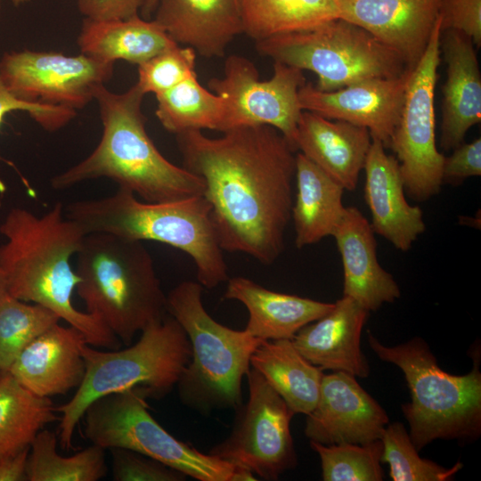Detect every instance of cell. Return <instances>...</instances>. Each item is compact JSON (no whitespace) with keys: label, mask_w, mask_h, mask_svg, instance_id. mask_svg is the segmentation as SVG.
I'll return each instance as SVG.
<instances>
[{"label":"cell","mask_w":481,"mask_h":481,"mask_svg":"<svg viewBox=\"0 0 481 481\" xmlns=\"http://www.w3.org/2000/svg\"><path fill=\"white\" fill-rule=\"evenodd\" d=\"M183 167L201 178L223 250L271 265L291 219L296 149L269 126L232 128L211 138L175 135Z\"/></svg>","instance_id":"cell-1"},{"label":"cell","mask_w":481,"mask_h":481,"mask_svg":"<svg viewBox=\"0 0 481 481\" xmlns=\"http://www.w3.org/2000/svg\"><path fill=\"white\" fill-rule=\"evenodd\" d=\"M6 242L0 246V275L8 294L43 306L77 329L88 345L106 349L120 346L118 337L72 303L79 277L70 265L86 235L69 218L61 202L43 216L14 208L0 224Z\"/></svg>","instance_id":"cell-2"},{"label":"cell","mask_w":481,"mask_h":481,"mask_svg":"<svg viewBox=\"0 0 481 481\" xmlns=\"http://www.w3.org/2000/svg\"><path fill=\"white\" fill-rule=\"evenodd\" d=\"M144 94L136 84L123 93L105 85L94 94L102 133L99 143L83 160L54 175L55 190L109 178L146 202H163L203 194L200 177L167 159L146 130Z\"/></svg>","instance_id":"cell-3"},{"label":"cell","mask_w":481,"mask_h":481,"mask_svg":"<svg viewBox=\"0 0 481 481\" xmlns=\"http://www.w3.org/2000/svg\"><path fill=\"white\" fill-rule=\"evenodd\" d=\"M65 213L86 234L106 232L180 249L192 259L198 282L203 288H216L229 279L211 218V206L203 194L146 202L118 187L110 196L70 203Z\"/></svg>","instance_id":"cell-4"},{"label":"cell","mask_w":481,"mask_h":481,"mask_svg":"<svg viewBox=\"0 0 481 481\" xmlns=\"http://www.w3.org/2000/svg\"><path fill=\"white\" fill-rule=\"evenodd\" d=\"M76 291L86 312L129 346L167 314V295L143 241L106 232L86 234L77 253Z\"/></svg>","instance_id":"cell-5"},{"label":"cell","mask_w":481,"mask_h":481,"mask_svg":"<svg viewBox=\"0 0 481 481\" xmlns=\"http://www.w3.org/2000/svg\"><path fill=\"white\" fill-rule=\"evenodd\" d=\"M138 341L124 349L82 347L85 375L74 395L56 407L61 413L59 440L72 447L75 429L87 407L96 399L126 389L143 388L149 397L161 398L177 384L192 356L190 340L169 314L150 323Z\"/></svg>","instance_id":"cell-6"},{"label":"cell","mask_w":481,"mask_h":481,"mask_svg":"<svg viewBox=\"0 0 481 481\" xmlns=\"http://www.w3.org/2000/svg\"><path fill=\"white\" fill-rule=\"evenodd\" d=\"M203 286L183 281L167 295V314L185 331L192 348L178 382L181 402L201 413L237 409L250 357L264 341L245 330H235L214 320L202 303Z\"/></svg>","instance_id":"cell-7"},{"label":"cell","mask_w":481,"mask_h":481,"mask_svg":"<svg viewBox=\"0 0 481 481\" xmlns=\"http://www.w3.org/2000/svg\"><path fill=\"white\" fill-rule=\"evenodd\" d=\"M368 344L384 362L404 374L411 402L402 406L410 438L420 452L436 439L472 442L481 434V372L478 364L464 375L442 370L428 345L415 337L394 346L368 331Z\"/></svg>","instance_id":"cell-8"},{"label":"cell","mask_w":481,"mask_h":481,"mask_svg":"<svg viewBox=\"0 0 481 481\" xmlns=\"http://www.w3.org/2000/svg\"><path fill=\"white\" fill-rule=\"evenodd\" d=\"M256 49L273 61L314 72L318 78L315 87L324 92L410 70L395 52L371 33L339 18L256 42Z\"/></svg>","instance_id":"cell-9"},{"label":"cell","mask_w":481,"mask_h":481,"mask_svg":"<svg viewBox=\"0 0 481 481\" xmlns=\"http://www.w3.org/2000/svg\"><path fill=\"white\" fill-rule=\"evenodd\" d=\"M148 397L134 387L96 399L83 416L85 436L105 450H132L200 481H230L235 466L168 433L150 413Z\"/></svg>","instance_id":"cell-10"},{"label":"cell","mask_w":481,"mask_h":481,"mask_svg":"<svg viewBox=\"0 0 481 481\" xmlns=\"http://www.w3.org/2000/svg\"><path fill=\"white\" fill-rule=\"evenodd\" d=\"M442 31L439 17L424 54L412 69L400 118L388 144L399 163L404 192L416 201L436 195L443 184L444 156L436 144L434 107Z\"/></svg>","instance_id":"cell-11"},{"label":"cell","mask_w":481,"mask_h":481,"mask_svg":"<svg viewBox=\"0 0 481 481\" xmlns=\"http://www.w3.org/2000/svg\"><path fill=\"white\" fill-rule=\"evenodd\" d=\"M246 377L248 401L235 409L229 436L208 453L264 480H277L298 464L290 432L295 413L256 369L250 366Z\"/></svg>","instance_id":"cell-12"},{"label":"cell","mask_w":481,"mask_h":481,"mask_svg":"<svg viewBox=\"0 0 481 481\" xmlns=\"http://www.w3.org/2000/svg\"><path fill=\"white\" fill-rule=\"evenodd\" d=\"M305 83L303 70L278 61H273L272 77L260 80L250 60L237 54L228 56L223 77L211 78L208 84L210 91L224 101L220 132L240 126H269L296 149L298 125L303 111L298 92Z\"/></svg>","instance_id":"cell-13"},{"label":"cell","mask_w":481,"mask_h":481,"mask_svg":"<svg viewBox=\"0 0 481 481\" xmlns=\"http://www.w3.org/2000/svg\"><path fill=\"white\" fill-rule=\"evenodd\" d=\"M114 65L81 53L12 51L0 59V81L20 101L77 111L112 77Z\"/></svg>","instance_id":"cell-14"},{"label":"cell","mask_w":481,"mask_h":481,"mask_svg":"<svg viewBox=\"0 0 481 481\" xmlns=\"http://www.w3.org/2000/svg\"><path fill=\"white\" fill-rule=\"evenodd\" d=\"M412 69L395 77L372 78L324 92L305 83L298 92L303 110L368 129L388 148L398 123Z\"/></svg>","instance_id":"cell-15"},{"label":"cell","mask_w":481,"mask_h":481,"mask_svg":"<svg viewBox=\"0 0 481 481\" xmlns=\"http://www.w3.org/2000/svg\"><path fill=\"white\" fill-rule=\"evenodd\" d=\"M306 416V436L325 445L371 443L388 424L381 405L343 371L323 374L316 405Z\"/></svg>","instance_id":"cell-16"},{"label":"cell","mask_w":481,"mask_h":481,"mask_svg":"<svg viewBox=\"0 0 481 481\" xmlns=\"http://www.w3.org/2000/svg\"><path fill=\"white\" fill-rule=\"evenodd\" d=\"M443 0H338L339 19L395 52L412 69L428 45Z\"/></svg>","instance_id":"cell-17"},{"label":"cell","mask_w":481,"mask_h":481,"mask_svg":"<svg viewBox=\"0 0 481 481\" xmlns=\"http://www.w3.org/2000/svg\"><path fill=\"white\" fill-rule=\"evenodd\" d=\"M364 200L371 214L375 233L396 249L408 251L426 230L422 209L410 205L399 163L386 152L383 143L371 138L364 167Z\"/></svg>","instance_id":"cell-18"},{"label":"cell","mask_w":481,"mask_h":481,"mask_svg":"<svg viewBox=\"0 0 481 481\" xmlns=\"http://www.w3.org/2000/svg\"><path fill=\"white\" fill-rule=\"evenodd\" d=\"M85 344L86 338L77 329L57 322L20 352L8 372L38 396L65 395L83 380Z\"/></svg>","instance_id":"cell-19"},{"label":"cell","mask_w":481,"mask_h":481,"mask_svg":"<svg viewBox=\"0 0 481 481\" xmlns=\"http://www.w3.org/2000/svg\"><path fill=\"white\" fill-rule=\"evenodd\" d=\"M369 313L343 296L326 314L302 327L291 340L308 362L322 371L367 378L370 367L360 342Z\"/></svg>","instance_id":"cell-20"},{"label":"cell","mask_w":481,"mask_h":481,"mask_svg":"<svg viewBox=\"0 0 481 481\" xmlns=\"http://www.w3.org/2000/svg\"><path fill=\"white\" fill-rule=\"evenodd\" d=\"M374 234L371 223L357 208L346 207L331 235L342 259L343 296L369 312L401 296L397 282L378 261Z\"/></svg>","instance_id":"cell-21"},{"label":"cell","mask_w":481,"mask_h":481,"mask_svg":"<svg viewBox=\"0 0 481 481\" xmlns=\"http://www.w3.org/2000/svg\"><path fill=\"white\" fill-rule=\"evenodd\" d=\"M154 20L179 45L223 57L243 33L240 0H159Z\"/></svg>","instance_id":"cell-22"},{"label":"cell","mask_w":481,"mask_h":481,"mask_svg":"<svg viewBox=\"0 0 481 481\" xmlns=\"http://www.w3.org/2000/svg\"><path fill=\"white\" fill-rule=\"evenodd\" d=\"M464 34L442 31L440 51L446 64L443 86L440 146L453 150L481 120V74L476 49Z\"/></svg>","instance_id":"cell-23"},{"label":"cell","mask_w":481,"mask_h":481,"mask_svg":"<svg viewBox=\"0 0 481 481\" xmlns=\"http://www.w3.org/2000/svg\"><path fill=\"white\" fill-rule=\"evenodd\" d=\"M371 136L367 128L303 110L295 146L345 190L353 192L363 169Z\"/></svg>","instance_id":"cell-24"},{"label":"cell","mask_w":481,"mask_h":481,"mask_svg":"<svg viewBox=\"0 0 481 481\" xmlns=\"http://www.w3.org/2000/svg\"><path fill=\"white\" fill-rule=\"evenodd\" d=\"M224 296L244 305L249 312L244 330L264 341L292 339L302 327L333 307V303L268 289L243 276L229 278Z\"/></svg>","instance_id":"cell-25"},{"label":"cell","mask_w":481,"mask_h":481,"mask_svg":"<svg viewBox=\"0 0 481 481\" xmlns=\"http://www.w3.org/2000/svg\"><path fill=\"white\" fill-rule=\"evenodd\" d=\"M295 181L291 219L296 247L302 249L332 235L346 210L342 201L345 189L299 151Z\"/></svg>","instance_id":"cell-26"},{"label":"cell","mask_w":481,"mask_h":481,"mask_svg":"<svg viewBox=\"0 0 481 481\" xmlns=\"http://www.w3.org/2000/svg\"><path fill=\"white\" fill-rule=\"evenodd\" d=\"M77 44L81 53L94 59L136 65L177 45L154 20L139 15L124 20L84 19Z\"/></svg>","instance_id":"cell-27"},{"label":"cell","mask_w":481,"mask_h":481,"mask_svg":"<svg viewBox=\"0 0 481 481\" xmlns=\"http://www.w3.org/2000/svg\"><path fill=\"white\" fill-rule=\"evenodd\" d=\"M250 366L295 414L306 415L316 405L324 373L298 352L291 339L263 341L252 354Z\"/></svg>","instance_id":"cell-28"},{"label":"cell","mask_w":481,"mask_h":481,"mask_svg":"<svg viewBox=\"0 0 481 481\" xmlns=\"http://www.w3.org/2000/svg\"><path fill=\"white\" fill-rule=\"evenodd\" d=\"M49 397L38 396L8 371L0 374V460L29 448L37 434L58 419Z\"/></svg>","instance_id":"cell-29"},{"label":"cell","mask_w":481,"mask_h":481,"mask_svg":"<svg viewBox=\"0 0 481 481\" xmlns=\"http://www.w3.org/2000/svg\"><path fill=\"white\" fill-rule=\"evenodd\" d=\"M243 33L255 42L339 18L338 0H240Z\"/></svg>","instance_id":"cell-30"},{"label":"cell","mask_w":481,"mask_h":481,"mask_svg":"<svg viewBox=\"0 0 481 481\" xmlns=\"http://www.w3.org/2000/svg\"><path fill=\"white\" fill-rule=\"evenodd\" d=\"M155 96V114L167 131L175 135L203 129L220 132L224 101L202 86L196 73Z\"/></svg>","instance_id":"cell-31"},{"label":"cell","mask_w":481,"mask_h":481,"mask_svg":"<svg viewBox=\"0 0 481 481\" xmlns=\"http://www.w3.org/2000/svg\"><path fill=\"white\" fill-rule=\"evenodd\" d=\"M54 432L41 429L29 446L27 481H98L108 472L105 449L91 444L71 455L57 451Z\"/></svg>","instance_id":"cell-32"},{"label":"cell","mask_w":481,"mask_h":481,"mask_svg":"<svg viewBox=\"0 0 481 481\" xmlns=\"http://www.w3.org/2000/svg\"><path fill=\"white\" fill-rule=\"evenodd\" d=\"M60 320L43 306L6 295L0 302V371H8L20 352Z\"/></svg>","instance_id":"cell-33"},{"label":"cell","mask_w":481,"mask_h":481,"mask_svg":"<svg viewBox=\"0 0 481 481\" xmlns=\"http://www.w3.org/2000/svg\"><path fill=\"white\" fill-rule=\"evenodd\" d=\"M321 460L324 481H380L383 479L380 439L371 443L325 445L310 441Z\"/></svg>","instance_id":"cell-34"},{"label":"cell","mask_w":481,"mask_h":481,"mask_svg":"<svg viewBox=\"0 0 481 481\" xmlns=\"http://www.w3.org/2000/svg\"><path fill=\"white\" fill-rule=\"evenodd\" d=\"M380 440L383 444L381 463L388 465L389 476L394 481H446L463 467L459 461L446 469L421 458L401 422L387 424Z\"/></svg>","instance_id":"cell-35"},{"label":"cell","mask_w":481,"mask_h":481,"mask_svg":"<svg viewBox=\"0 0 481 481\" xmlns=\"http://www.w3.org/2000/svg\"><path fill=\"white\" fill-rule=\"evenodd\" d=\"M195 51L175 45L138 66L137 86L144 94L158 95L195 74Z\"/></svg>","instance_id":"cell-36"},{"label":"cell","mask_w":481,"mask_h":481,"mask_svg":"<svg viewBox=\"0 0 481 481\" xmlns=\"http://www.w3.org/2000/svg\"><path fill=\"white\" fill-rule=\"evenodd\" d=\"M111 475L115 481H184L187 476L137 452L111 448Z\"/></svg>","instance_id":"cell-37"},{"label":"cell","mask_w":481,"mask_h":481,"mask_svg":"<svg viewBox=\"0 0 481 481\" xmlns=\"http://www.w3.org/2000/svg\"><path fill=\"white\" fill-rule=\"evenodd\" d=\"M19 110L28 112L33 120L48 132L62 128L77 116V111L70 109L20 101L0 81V126L7 113Z\"/></svg>","instance_id":"cell-38"},{"label":"cell","mask_w":481,"mask_h":481,"mask_svg":"<svg viewBox=\"0 0 481 481\" xmlns=\"http://www.w3.org/2000/svg\"><path fill=\"white\" fill-rule=\"evenodd\" d=\"M440 18L442 30L459 31L481 46V0H443Z\"/></svg>","instance_id":"cell-39"},{"label":"cell","mask_w":481,"mask_h":481,"mask_svg":"<svg viewBox=\"0 0 481 481\" xmlns=\"http://www.w3.org/2000/svg\"><path fill=\"white\" fill-rule=\"evenodd\" d=\"M443 163V183L457 184L463 180L481 175V139L462 143L452 150Z\"/></svg>","instance_id":"cell-40"},{"label":"cell","mask_w":481,"mask_h":481,"mask_svg":"<svg viewBox=\"0 0 481 481\" xmlns=\"http://www.w3.org/2000/svg\"><path fill=\"white\" fill-rule=\"evenodd\" d=\"M144 0H77L85 19L93 20H124L136 15Z\"/></svg>","instance_id":"cell-41"},{"label":"cell","mask_w":481,"mask_h":481,"mask_svg":"<svg viewBox=\"0 0 481 481\" xmlns=\"http://www.w3.org/2000/svg\"><path fill=\"white\" fill-rule=\"evenodd\" d=\"M29 447L0 460V481H27Z\"/></svg>","instance_id":"cell-42"},{"label":"cell","mask_w":481,"mask_h":481,"mask_svg":"<svg viewBox=\"0 0 481 481\" xmlns=\"http://www.w3.org/2000/svg\"><path fill=\"white\" fill-rule=\"evenodd\" d=\"M257 480L256 475L249 469L235 466L230 481H254Z\"/></svg>","instance_id":"cell-43"},{"label":"cell","mask_w":481,"mask_h":481,"mask_svg":"<svg viewBox=\"0 0 481 481\" xmlns=\"http://www.w3.org/2000/svg\"><path fill=\"white\" fill-rule=\"evenodd\" d=\"M159 0H144L141 9L143 18L146 19L151 16L155 12Z\"/></svg>","instance_id":"cell-44"},{"label":"cell","mask_w":481,"mask_h":481,"mask_svg":"<svg viewBox=\"0 0 481 481\" xmlns=\"http://www.w3.org/2000/svg\"><path fill=\"white\" fill-rule=\"evenodd\" d=\"M6 295H8V292L6 290V287L4 282V280L0 275V302Z\"/></svg>","instance_id":"cell-45"},{"label":"cell","mask_w":481,"mask_h":481,"mask_svg":"<svg viewBox=\"0 0 481 481\" xmlns=\"http://www.w3.org/2000/svg\"><path fill=\"white\" fill-rule=\"evenodd\" d=\"M11 1L15 6H19V5H21L23 4L28 3L29 0H11Z\"/></svg>","instance_id":"cell-46"},{"label":"cell","mask_w":481,"mask_h":481,"mask_svg":"<svg viewBox=\"0 0 481 481\" xmlns=\"http://www.w3.org/2000/svg\"><path fill=\"white\" fill-rule=\"evenodd\" d=\"M0 10H1V0H0Z\"/></svg>","instance_id":"cell-47"},{"label":"cell","mask_w":481,"mask_h":481,"mask_svg":"<svg viewBox=\"0 0 481 481\" xmlns=\"http://www.w3.org/2000/svg\"><path fill=\"white\" fill-rule=\"evenodd\" d=\"M2 373V371H0V374Z\"/></svg>","instance_id":"cell-48"}]
</instances>
